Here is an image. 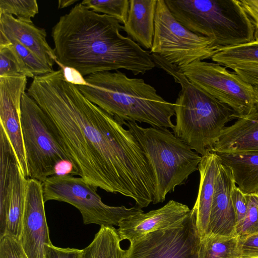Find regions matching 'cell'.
<instances>
[{
  "label": "cell",
  "instance_id": "1",
  "mask_svg": "<svg viewBox=\"0 0 258 258\" xmlns=\"http://www.w3.org/2000/svg\"><path fill=\"white\" fill-rule=\"evenodd\" d=\"M27 93L45 113L74 175L130 198L141 208L153 202L154 177L137 140L120 121L67 82L61 69L35 77Z\"/></svg>",
  "mask_w": 258,
  "mask_h": 258
},
{
  "label": "cell",
  "instance_id": "2",
  "mask_svg": "<svg viewBox=\"0 0 258 258\" xmlns=\"http://www.w3.org/2000/svg\"><path fill=\"white\" fill-rule=\"evenodd\" d=\"M122 30L115 18L77 4L52 29L57 61L84 77L120 69L143 75L156 67L151 54Z\"/></svg>",
  "mask_w": 258,
  "mask_h": 258
},
{
  "label": "cell",
  "instance_id": "3",
  "mask_svg": "<svg viewBox=\"0 0 258 258\" xmlns=\"http://www.w3.org/2000/svg\"><path fill=\"white\" fill-rule=\"evenodd\" d=\"M87 85L77 86L89 101L122 123L144 122L172 128L174 103L164 100L142 79L130 78L121 72H99L87 76Z\"/></svg>",
  "mask_w": 258,
  "mask_h": 258
},
{
  "label": "cell",
  "instance_id": "4",
  "mask_svg": "<svg viewBox=\"0 0 258 258\" xmlns=\"http://www.w3.org/2000/svg\"><path fill=\"white\" fill-rule=\"evenodd\" d=\"M152 57L180 84L174 103L175 124L173 133L202 157L212 152L227 123L238 114L229 106L194 85L180 69L156 54Z\"/></svg>",
  "mask_w": 258,
  "mask_h": 258
},
{
  "label": "cell",
  "instance_id": "5",
  "mask_svg": "<svg viewBox=\"0 0 258 258\" xmlns=\"http://www.w3.org/2000/svg\"><path fill=\"white\" fill-rule=\"evenodd\" d=\"M192 32L212 39L218 51L254 41V29L239 0H165Z\"/></svg>",
  "mask_w": 258,
  "mask_h": 258
},
{
  "label": "cell",
  "instance_id": "6",
  "mask_svg": "<svg viewBox=\"0 0 258 258\" xmlns=\"http://www.w3.org/2000/svg\"><path fill=\"white\" fill-rule=\"evenodd\" d=\"M122 124L138 141L151 167L155 182L154 204L163 202L168 194L198 170L202 157L167 128L143 127L132 121Z\"/></svg>",
  "mask_w": 258,
  "mask_h": 258
},
{
  "label": "cell",
  "instance_id": "7",
  "mask_svg": "<svg viewBox=\"0 0 258 258\" xmlns=\"http://www.w3.org/2000/svg\"><path fill=\"white\" fill-rule=\"evenodd\" d=\"M21 126L28 179L43 182L56 175H74L72 164L49 126L46 114L25 92L21 100Z\"/></svg>",
  "mask_w": 258,
  "mask_h": 258
},
{
  "label": "cell",
  "instance_id": "8",
  "mask_svg": "<svg viewBox=\"0 0 258 258\" xmlns=\"http://www.w3.org/2000/svg\"><path fill=\"white\" fill-rule=\"evenodd\" d=\"M42 184L45 203L54 200L73 205L81 213L85 224L118 226L123 219L144 212L139 207L127 208L105 204L97 187L71 174L54 175Z\"/></svg>",
  "mask_w": 258,
  "mask_h": 258
},
{
  "label": "cell",
  "instance_id": "9",
  "mask_svg": "<svg viewBox=\"0 0 258 258\" xmlns=\"http://www.w3.org/2000/svg\"><path fill=\"white\" fill-rule=\"evenodd\" d=\"M218 51L212 39L188 30L173 17L165 0H157L152 53L182 68L212 58Z\"/></svg>",
  "mask_w": 258,
  "mask_h": 258
},
{
  "label": "cell",
  "instance_id": "10",
  "mask_svg": "<svg viewBox=\"0 0 258 258\" xmlns=\"http://www.w3.org/2000/svg\"><path fill=\"white\" fill-rule=\"evenodd\" d=\"M179 69L194 85L229 106L238 116L256 109L253 86L226 68L203 60Z\"/></svg>",
  "mask_w": 258,
  "mask_h": 258
},
{
  "label": "cell",
  "instance_id": "11",
  "mask_svg": "<svg viewBox=\"0 0 258 258\" xmlns=\"http://www.w3.org/2000/svg\"><path fill=\"white\" fill-rule=\"evenodd\" d=\"M28 179L0 127V239L8 234L20 241Z\"/></svg>",
  "mask_w": 258,
  "mask_h": 258
},
{
  "label": "cell",
  "instance_id": "12",
  "mask_svg": "<svg viewBox=\"0 0 258 258\" xmlns=\"http://www.w3.org/2000/svg\"><path fill=\"white\" fill-rule=\"evenodd\" d=\"M200 243L196 218L190 211L180 225L130 242L126 258H198Z\"/></svg>",
  "mask_w": 258,
  "mask_h": 258
},
{
  "label": "cell",
  "instance_id": "13",
  "mask_svg": "<svg viewBox=\"0 0 258 258\" xmlns=\"http://www.w3.org/2000/svg\"><path fill=\"white\" fill-rule=\"evenodd\" d=\"M26 85L25 76L0 77V126L9 140L22 172L28 179L21 126V100Z\"/></svg>",
  "mask_w": 258,
  "mask_h": 258
},
{
  "label": "cell",
  "instance_id": "14",
  "mask_svg": "<svg viewBox=\"0 0 258 258\" xmlns=\"http://www.w3.org/2000/svg\"><path fill=\"white\" fill-rule=\"evenodd\" d=\"M42 184L28 179L20 242L28 258H45V245L52 243L46 222Z\"/></svg>",
  "mask_w": 258,
  "mask_h": 258
},
{
  "label": "cell",
  "instance_id": "15",
  "mask_svg": "<svg viewBox=\"0 0 258 258\" xmlns=\"http://www.w3.org/2000/svg\"><path fill=\"white\" fill-rule=\"evenodd\" d=\"M190 211L187 206L170 200L160 208L123 219L117 231L121 241L127 240L132 242L148 233L180 225L189 215Z\"/></svg>",
  "mask_w": 258,
  "mask_h": 258
},
{
  "label": "cell",
  "instance_id": "16",
  "mask_svg": "<svg viewBox=\"0 0 258 258\" xmlns=\"http://www.w3.org/2000/svg\"><path fill=\"white\" fill-rule=\"evenodd\" d=\"M235 184L231 170L221 163L216 179L211 209V234L225 237L238 236L231 197Z\"/></svg>",
  "mask_w": 258,
  "mask_h": 258
},
{
  "label": "cell",
  "instance_id": "17",
  "mask_svg": "<svg viewBox=\"0 0 258 258\" xmlns=\"http://www.w3.org/2000/svg\"><path fill=\"white\" fill-rule=\"evenodd\" d=\"M221 164L217 154L211 152L202 156L198 166L200 177L199 191L191 211L196 218L201 241L211 234L210 216L216 179Z\"/></svg>",
  "mask_w": 258,
  "mask_h": 258
},
{
  "label": "cell",
  "instance_id": "18",
  "mask_svg": "<svg viewBox=\"0 0 258 258\" xmlns=\"http://www.w3.org/2000/svg\"><path fill=\"white\" fill-rule=\"evenodd\" d=\"M0 33L16 39L52 68L57 60L54 49L46 41L45 30L33 23L20 21L10 15H0Z\"/></svg>",
  "mask_w": 258,
  "mask_h": 258
},
{
  "label": "cell",
  "instance_id": "19",
  "mask_svg": "<svg viewBox=\"0 0 258 258\" xmlns=\"http://www.w3.org/2000/svg\"><path fill=\"white\" fill-rule=\"evenodd\" d=\"M258 151V110L238 116L232 125L226 126L212 152L236 153Z\"/></svg>",
  "mask_w": 258,
  "mask_h": 258
},
{
  "label": "cell",
  "instance_id": "20",
  "mask_svg": "<svg viewBox=\"0 0 258 258\" xmlns=\"http://www.w3.org/2000/svg\"><path fill=\"white\" fill-rule=\"evenodd\" d=\"M157 0H130L126 23L123 26L128 36L146 49L152 46Z\"/></svg>",
  "mask_w": 258,
  "mask_h": 258
},
{
  "label": "cell",
  "instance_id": "21",
  "mask_svg": "<svg viewBox=\"0 0 258 258\" xmlns=\"http://www.w3.org/2000/svg\"><path fill=\"white\" fill-rule=\"evenodd\" d=\"M231 171L234 182L246 195L258 193V151L216 153Z\"/></svg>",
  "mask_w": 258,
  "mask_h": 258
},
{
  "label": "cell",
  "instance_id": "22",
  "mask_svg": "<svg viewBox=\"0 0 258 258\" xmlns=\"http://www.w3.org/2000/svg\"><path fill=\"white\" fill-rule=\"evenodd\" d=\"M117 229L101 226L92 242L83 249L82 258H126L127 249L120 246Z\"/></svg>",
  "mask_w": 258,
  "mask_h": 258
},
{
  "label": "cell",
  "instance_id": "23",
  "mask_svg": "<svg viewBox=\"0 0 258 258\" xmlns=\"http://www.w3.org/2000/svg\"><path fill=\"white\" fill-rule=\"evenodd\" d=\"M212 60L226 68L258 65V41L236 45L218 51Z\"/></svg>",
  "mask_w": 258,
  "mask_h": 258
},
{
  "label": "cell",
  "instance_id": "24",
  "mask_svg": "<svg viewBox=\"0 0 258 258\" xmlns=\"http://www.w3.org/2000/svg\"><path fill=\"white\" fill-rule=\"evenodd\" d=\"M239 238L211 234L201 241L198 258H240Z\"/></svg>",
  "mask_w": 258,
  "mask_h": 258
},
{
  "label": "cell",
  "instance_id": "25",
  "mask_svg": "<svg viewBox=\"0 0 258 258\" xmlns=\"http://www.w3.org/2000/svg\"><path fill=\"white\" fill-rule=\"evenodd\" d=\"M17 76L34 78L10 44L0 46V77Z\"/></svg>",
  "mask_w": 258,
  "mask_h": 258
},
{
  "label": "cell",
  "instance_id": "26",
  "mask_svg": "<svg viewBox=\"0 0 258 258\" xmlns=\"http://www.w3.org/2000/svg\"><path fill=\"white\" fill-rule=\"evenodd\" d=\"M81 3L96 13L115 18L120 23H126L130 5L128 0H84Z\"/></svg>",
  "mask_w": 258,
  "mask_h": 258
},
{
  "label": "cell",
  "instance_id": "27",
  "mask_svg": "<svg viewBox=\"0 0 258 258\" xmlns=\"http://www.w3.org/2000/svg\"><path fill=\"white\" fill-rule=\"evenodd\" d=\"M0 35L4 37L10 42L11 46L34 78L47 74L54 71L53 68L43 62L32 51L16 39L7 37L2 33H0Z\"/></svg>",
  "mask_w": 258,
  "mask_h": 258
},
{
  "label": "cell",
  "instance_id": "28",
  "mask_svg": "<svg viewBox=\"0 0 258 258\" xmlns=\"http://www.w3.org/2000/svg\"><path fill=\"white\" fill-rule=\"evenodd\" d=\"M38 13L36 0H0V15H15L20 21L32 23L31 19Z\"/></svg>",
  "mask_w": 258,
  "mask_h": 258
},
{
  "label": "cell",
  "instance_id": "29",
  "mask_svg": "<svg viewBox=\"0 0 258 258\" xmlns=\"http://www.w3.org/2000/svg\"><path fill=\"white\" fill-rule=\"evenodd\" d=\"M258 233V193L249 195L247 211L241 229L239 238Z\"/></svg>",
  "mask_w": 258,
  "mask_h": 258
},
{
  "label": "cell",
  "instance_id": "30",
  "mask_svg": "<svg viewBox=\"0 0 258 258\" xmlns=\"http://www.w3.org/2000/svg\"><path fill=\"white\" fill-rule=\"evenodd\" d=\"M231 197L236 217L238 235L247 211L249 195L244 194L236 184H235L233 188Z\"/></svg>",
  "mask_w": 258,
  "mask_h": 258
},
{
  "label": "cell",
  "instance_id": "31",
  "mask_svg": "<svg viewBox=\"0 0 258 258\" xmlns=\"http://www.w3.org/2000/svg\"><path fill=\"white\" fill-rule=\"evenodd\" d=\"M0 258H28L20 241L6 234L0 239Z\"/></svg>",
  "mask_w": 258,
  "mask_h": 258
},
{
  "label": "cell",
  "instance_id": "32",
  "mask_svg": "<svg viewBox=\"0 0 258 258\" xmlns=\"http://www.w3.org/2000/svg\"><path fill=\"white\" fill-rule=\"evenodd\" d=\"M83 249L61 248L52 243L45 245V258H82Z\"/></svg>",
  "mask_w": 258,
  "mask_h": 258
},
{
  "label": "cell",
  "instance_id": "33",
  "mask_svg": "<svg viewBox=\"0 0 258 258\" xmlns=\"http://www.w3.org/2000/svg\"><path fill=\"white\" fill-rule=\"evenodd\" d=\"M239 244L240 258L258 257V233L239 238Z\"/></svg>",
  "mask_w": 258,
  "mask_h": 258
},
{
  "label": "cell",
  "instance_id": "34",
  "mask_svg": "<svg viewBox=\"0 0 258 258\" xmlns=\"http://www.w3.org/2000/svg\"><path fill=\"white\" fill-rule=\"evenodd\" d=\"M233 70L245 82L252 86H258V65L242 66Z\"/></svg>",
  "mask_w": 258,
  "mask_h": 258
},
{
  "label": "cell",
  "instance_id": "35",
  "mask_svg": "<svg viewBox=\"0 0 258 258\" xmlns=\"http://www.w3.org/2000/svg\"><path fill=\"white\" fill-rule=\"evenodd\" d=\"M254 29V40L258 41V0H239Z\"/></svg>",
  "mask_w": 258,
  "mask_h": 258
},
{
  "label": "cell",
  "instance_id": "36",
  "mask_svg": "<svg viewBox=\"0 0 258 258\" xmlns=\"http://www.w3.org/2000/svg\"><path fill=\"white\" fill-rule=\"evenodd\" d=\"M55 62L62 70L64 78L67 82L76 86L88 85L85 77L78 71L72 67L64 66L57 60Z\"/></svg>",
  "mask_w": 258,
  "mask_h": 258
},
{
  "label": "cell",
  "instance_id": "37",
  "mask_svg": "<svg viewBox=\"0 0 258 258\" xmlns=\"http://www.w3.org/2000/svg\"><path fill=\"white\" fill-rule=\"evenodd\" d=\"M78 1V0H59L58 2V8L62 9L69 7L73 5Z\"/></svg>",
  "mask_w": 258,
  "mask_h": 258
},
{
  "label": "cell",
  "instance_id": "38",
  "mask_svg": "<svg viewBox=\"0 0 258 258\" xmlns=\"http://www.w3.org/2000/svg\"><path fill=\"white\" fill-rule=\"evenodd\" d=\"M253 88L254 94L255 107L258 110V86H253Z\"/></svg>",
  "mask_w": 258,
  "mask_h": 258
},
{
  "label": "cell",
  "instance_id": "39",
  "mask_svg": "<svg viewBox=\"0 0 258 258\" xmlns=\"http://www.w3.org/2000/svg\"><path fill=\"white\" fill-rule=\"evenodd\" d=\"M253 258H258V257H253Z\"/></svg>",
  "mask_w": 258,
  "mask_h": 258
}]
</instances>
